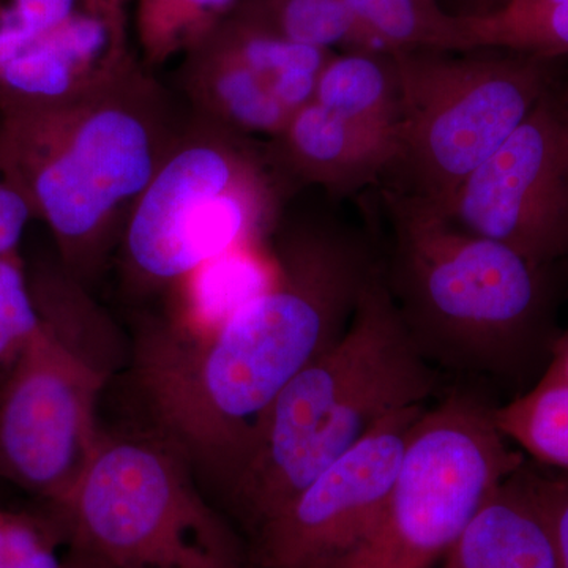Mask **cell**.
Masks as SVG:
<instances>
[{
  "label": "cell",
  "instance_id": "7c38bea8",
  "mask_svg": "<svg viewBox=\"0 0 568 568\" xmlns=\"http://www.w3.org/2000/svg\"><path fill=\"white\" fill-rule=\"evenodd\" d=\"M118 6L89 0L0 67V112L63 106L99 92L133 63Z\"/></svg>",
  "mask_w": 568,
  "mask_h": 568
},
{
  "label": "cell",
  "instance_id": "52a82bcc",
  "mask_svg": "<svg viewBox=\"0 0 568 568\" xmlns=\"http://www.w3.org/2000/svg\"><path fill=\"white\" fill-rule=\"evenodd\" d=\"M54 510L73 552L103 568H252L192 466L153 433H103Z\"/></svg>",
  "mask_w": 568,
  "mask_h": 568
},
{
  "label": "cell",
  "instance_id": "d4e9b609",
  "mask_svg": "<svg viewBox=\"0 0 568 568\" xmlns=\"http://www.w3.org/2000/svg\"><path fill=\"white\" fill-rule=\"evenodd\" d=\"M32 219L36 215L26 194L0 173V256L20 252L22 235Z\"/></svg>",
  "mask_w": 568,
  "mask_h": 568
},
{
  "label": "cell",
  "instance_id": "d6986e66",
  "mask_svg": "<svg viewBox=\"0 0 568 568\" xmlns=\"http://www.w3.org/2000/svg\"><path fill=\"white\" fill-rule=\"evenodd\" d=\"M366 31L387 52L474 51L463 14L446 13L436 0H345Z\"/></svg>",
  "mask_w": 568,
  "mask_h": 568
},
{
  "label": "cell",
  "instance_id": "f1b7e54d",
  "mask_svg": "<svg viewBox=\"0 0 568 568\" xmlns=\"http://www.w3.org/2000/svg\"><path fill=\"white\" fill-rule=\"evenodd\" d=\"M477 2L481 6V9L477 14H489L503 9L508 0H477Z\"/></svg>",
  "mask_w": 568,
  "mask_h": 568
},
{
  "label": "cell",
  "instance_id": "e0dca14e",
  "mask_svg": "<svg viewBox=\"0 0 568 568\" xmlns=\"http://www.w3.org/2000/svg\"><path fill=\"white\" fill-rule=\"evenodd\" d=\"M213 36L268 82L291 115L315 100L321 73L335 55L283 39L235 13Z\"/></svg>",
  "mask_w": 568,
  "mask_h": 568
},
{
  "label": "cell",
  "instance_id": "f546056e",
  "mask_svg": "<svg viewBox=\"0 0 568 568\" xmlns=\"http://www.w3.org/2000/svg\"><path fill=\"white\" fill-rule=\"evenodd\" d=\"M562 88H564V91H566L567 97H568V63L566 65V70H564V74H562Z\"/></svg>",
  "mask_w": 568,
  "mask_h": 568
},
{
  "label": "cell",
  "instance_id": "277c9868",
  "mask_svg": "<svg viewBox=\"0 0 568 568\" xmlns=\"http://www.w3.org/2000/svg\"><path fill=\"white\" fill-rule=\"evenodd\" d=\"M439 394L443 376L410 342L381 263L342 338L261 417L224 503L253 534L383 418Z\"/></svg>",
  "mask_w": 568,
  "mask_h": 568
},
{
  "label": "cell",
  "instance_id": "603a6c76",
  "mask_svg": "<svg viewBox=\"0 0 568 568\" xmlns=\"http://www.w3.org/2000/svg\"><path fill=\"white\" fill-rule=\"evenodd\" d=\"M40 328L39 305L20 252L0 256V390Z\"/></svg>",
  "mask_w": 568,
  "mask_h": 568
},
{
  "label": "cell",
  "instance_id": "4316f807",
  "mask_svg": "<svg viewBox=\"0 0 568 568\" xmlns=\"http://www.w3.org/2000/svg\"><path fill=\"white\" fill-rule=\"evenodd\" d=\"M541 377L568 384V331L556 339L548 368Z\"/></svg>",
  "mask_w": 568,
  "mask_h": 568
},
{
  "label": "cell",
  "instance_id": "484cf974",
  "mask_svg": "<svg viewBox=\"0 0 568 568\" xmlns=\"http://www.w3.org/2000/svg\"><path fill=\"white\" fill-rule=\"evenodd\" d=\"M541 499L547 507L549 525L558 551L559 568H568V476L560 480L537 478Z\"/></svg>",
  "mask_w": 568,
  "mask_h": 568
},
{
  "label": "cell",
  "instance_id": "9a60e30c",
  "mask_svg": "<svg viewBox=\"0 0 568 568\" xmlns=\"http://www.w3.org/2000/svg\"><path fill=\"white\" fill-rule=\"evenodd\" d=\"M181 85L192 114L245 136H275L291 118L268 82L213 33L189 52Z\"/></svg>",
  "mask_w": 568,
  "mask_h": 568
},
{
  "label": "cell",
  "instance_id": "6da1fadb",
  "mask_svg": "<svg viewBox=\"0 0 568 568\" xmlns=\"http://www.w3.org/2000/svg\"><path fill=\"white\" fill-rule=\"evenodd\" d=\"M274 275L212 327L148 320L132 376L153 435L224 496L265 410L334 346L381 267L377 239L336 216L278 223Z\"/></svg>",
  "mask_w": 568,
  "mask_h": 568
},
{
  "label": "cell",
  "instance_id": "7402d4cb",
  "mask_svg": "<svg viewBox=\"0 0 568 568\" xmlns=\"http://www.w3.org/2000/svg\"><path fill=\"white\" fill-rule=\"evenodd\" d=\"M239 0H140L138 29L149 65L192 52L219 29Z\"/></svg>",
  "mask_w": 568,
  "mask_h": 568
},
{
  "label": "cell",
  "instance_id": "9c48e42d",
  "mask_svg": "<svg viewBox=\"0 0 568 568\" xmlns=\"http://www.w3.org/2000/svg\"><path fill=\"white\" fill-rule=\"evenodd\" d=\"M521 465L481 390L452 388L414 425L383 514L338 568H432Z\"/></svg>",
  "mask_w": 568,
  "mask_h": 568
},
{
  "label": "cell",
  "instance_id": "8992f818",
  "mask_svg": "<svg viewBox=\"0 0 568 568\" xmlns=\"http://www.w3.org/2000/svg\"><path fill=\"white\" fill-rule=\"evenodd\" d=\"M290 189L265 144L190 112L119 242L123 282L151 294L254 246L278 226Z\"/></svg>",
  "mask_w": 568,
  "mask_h": 568
},
{
  "label": "cell",
  "instance_id": "cb8c5ba5",
  "mask_svg": "<svg viewBox=\"0 0 568 568\" xmlns=\"http://www.w3.org/2000/svg\"><path fill=\"white\" fill-rule=\"evenodd\" d=\"M67 536L61 519L54 523L0 508V568H67L59 559L58 540Z\"/></svg>",
  "mask_w": 568,
  "mask_h": 568
},
{
  "label": "cell",
  "instance_id": "ba28073f",
  "mask_svg": "<svg viewBox=\"0 0 568 568\" xmlns=\"http://www.w3.org/2000/svg\"><path fill=\"white\" fill-rule=\"evenodd\" d=\"M402 118L381 185L450 216L469 175L556 84L567 59L507 50L395 51Z\"/></svg>",
  "mask_w": 568,
  "mask_h": 568
},
{
  "label": "cell",
  "instance_id": "30bf717a",
  "mask_svg": "<svg viewBox=\"0 0 568 568\" xmlns=\"http://www.w3.org/2000/svg\"><path fill=\"white\" fill-rule=\"evenodd\" d=\"M450 219L534 264L555 265L568 257V97L562 77L463 183Z\"/></svg>",
  "mask_w": 568,
  "mask_h": 568
},
{
  "label": "cell",
  "instance_id": "2e32d148",
  "mask_svg": "<svg viewBox=\"0 0 568 568\" xmlns=\"http://www.w3.org/2000/svg\"><path fill=\"white\" fill-rule=\"evenodd\" d=\"M315 102L395 152L402 95L392 52L335 54L317 81Z\"/></svg>",
  "mask_w": 568,
  "mask_h": 568
},
{
  "label": "cell",
  "instance_id": "3957f363",
  "mask_svg": "<svg viewBox=\"0 0 568 568\" xmlns=\"http://www.w3.org/2000/svg\"><path fill=\"white\" fill-rule=\"evenodd\" d=\"M186 121L138 62L78 102L0 112V173L26 194L62 267L85 286L119 246Z\"/></svg>",
  "mask_w": 568,
  "mask_h": 568
},
{
  "label": "cell",
  "instance_id": "8fae6325",
  "mask_svg": "<svg viewBox=\"0 0 568 568\" xmlns=\"http://www.w3.org/2000/svg\"><path fill=\"white\" fill-rule=\"evenodd\" d=\"M428 406L396 410L253 532L252 568H338L368 536Z\"/></svg>",
  "mask_w": 568,
  "mask_h": 568
},
{
  "label": "cell",
  "instance_id": "4fadbf2b",
  "mask_svg": "<svg viewBox=\"0 0 568 568\" xmlns=\"http://www.w3.org/2000/svg\"><path fill=\"white\" fill-rule=\"evenodd\" d=\"M265 149L287 189L317 185L336 197L381 185L395 153L388 142L315 100L295 111L282 132L265 142Z\"/></svg>",
  "mask_w": 568,
  "mask_h": 568
},
{
  "label": "cell",
  "instance_id": "5bb4252c",
  "mask_svg": "<svg viewBox=\"0 0 568 568\" xmlns=\"http://www.w3.org/2000/svg\"><path fill=\"white\" fill-rule=\"evenodd\" d=\"M440 568H559L537 477L518 469L489 495Z\"/></svg>",
  "mask_w": 568,
  "mask_h": 568
},
{
  "label": "cell",
  "instance_id": "7a4b0ae2",
  "mask_svg": "<svg viewBox=\"0 0 568 568\" xmlns=\"http://www.w3.org/2000/svg\"><path fill=\"white\" fill-rule=\"evenodd\" d=\"M384 280L422 357L470 383L523 379L555 347L552 265L459 226L436 205L379 185Z\"/></svg>",
  "mask_w": 568,
  "mask_h": 568
},
{
  "label": "cell",
  "instance_id": "ffe728a7",
  "mask_svg": "<svg viewBox=\"0 0 568 568\" xmlns=\"http://www.w3.org/2000/svg\"><path fill=\"white\" fill-rule=\"evenodd\" d=\"M474 50L568 59V0H508L489 14H463Z\"/></svg>",
  "mask_w": 568,
  "mask_h": 568
},
{
  "label": "cell",
  "instance_id": "4dcf8cb0",
  "mask_svg": "<svg viewBox=\"0 0 568 568\" xmlns=\"http://www.w3.org/2000/svg\"><path fill=\"white\" fill-rule=\"evenodd\" d=\"M112 2H114V3H115V6H118V0H112Z\"/></svg>",
  "mask_w": 568,
  "mask_h": 568
},
{
  "label": "cell",
  "instance_id": "83f0119b",
  "mask_svg": "<svg viewBox=\"0 0 568 568\" xmlns=\"http://www.w3.org/2000/svg\"><path fill=\"white\" fill-rule=\"evenodd\" d=\"M67 568H103L100 567L99 564L93 562V560L84 558V556L77 555L73 552V556L69 559V564H67Z\"/></svg>",
  "mask_w": 568,
  "mask_h": 568
},
{
  "label": "cell",
  "instance_id": "5b68a950",
  "mask_svg": "<svg viewBox=\"0 0 568 568\" xmlns=\"http://www.w3.org/2000/svg\"><path fill=\"white\" fill-rule=\"evenodd\" d=\"M41 328L0 390V477L59 507L102 440L97 407L118 339L65 268L31 274Z\"/></svg>",
  "mask_w": 568,
  "mask_h": 568
},
{
  "label": "cell",
  "instance_id": "44dd1931",
  "mask_svg": "<svg viewBox=\"0 0 568 568\" xmlns=\"http://www.w3.org/2000/svg\"><path fill=\"white\" fill-rule=\"evenodd\" d=\"M495 422L507 440L568 476V384L540 377L530 390L495 406Z\"/></svg>",
  "mask_w": 568,
  "mask_h": 568
},
{
  "label": "cell",
  "instance_id": "ac0fdd59",
  "mask_svg": "<svg viewBox=\"0 0 568 568\" xmlns=\"http://www.w3.org/2000/svg\"><path fill=\"white\" fill-rule=\"evenodd\" d=\"M237 17L306 47L345 52H387L345 0H246Z\"/></svg>",
  "mask_w": 568,
  "mask_h": 568
}]
</instances>
